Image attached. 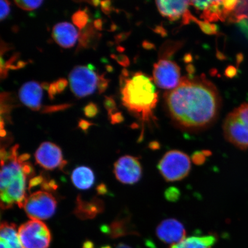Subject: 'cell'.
Returning <instances> with one entry per match:
<instances>
[{"mask_svg": "<svg viewBox=\"0 0 248 248\" xmlns=\"http://www.w3.org/2000/svg\"><path fill=\"white\" fill-rule=\"evenodd\" d=\"M164 99L172 122L188 131L210 126L216 122L221 108L216 87L204 75L182 78L176 88L166 93Z\"/></svg>", "mask_w": 248, "mask_h": 248, "instance_id": "6da1fadb", "label": "cell"}, {"mask_svg": "<svg viewBox=\"0 0 248 248\" xmlns=\"http://www.w3.org/2000/svg\"><path fill=\"white\" fill-rule=\"evenodd\" d=\"M17 145L9 151L2 148L1 150V206L3 209L11 208L17 204L23 207L26 197L27 178L34 173L31 164L18 156Z\"/></svg>", "mask_w": 248, "mask_h": 248, "instance_id": "7a4b0ae2", "label": "cell"}, {"mask_svg": "<svg viewBox=\"0 0 248 248\" xmlns=\"http://www.w3.org/2000/svg\"><path fill=\"white\" fill-rule=\"evenodd\" d=\"M121 75L120 85L123 104L142 125L154 122V110L158 102V93L153 79L146 74L137 72L131 77Z\"/></svg>", "mask_w": 248, "mask_h": 248, "instance_id": "3957f363", "label": "cell"}, {"mask_svg": "<svg viewBox=\"0 0 248 248\" xmlns=\"http://www.w3.org/2000/svg\"><path fill=\"white\" fill-rule=\"evenodd\" d=\"M226 140L241 150L248 149V103L229 113L223 124Z\"/></svg>", "mask_w": 248, "mask_h": 248, "instance_id": "277c9868", "label": "cell"}, {"mask_svg": "<svg viewBox=\"0 0 248 248\" xmlns=\"http://www.w3.org/2000/svg\"><path fill=\"white\" fill-rule=\"evenodd\" d=\"M191 161L188 155L179 150H171L165 154L158 163L157 169L166 181H181L188 175Z\"/></svg>", "mask_w": 248, "mask_h": 248, "instance_id": "5b68a950", "label": "cell"}, {"mask_svg": "<svg viewBox=\"0 0 248 248\" xmlns=\"http://www.w3.org/2000/svg\"><path fill=\"white\" fill-rule=\"evenodd\" d=\"M18 234L23 248H48L50 246L51 232L39 220L32 219L21 225Z\"/></svg>", "mask_w": 248, "mask_h": 248, "instance_id": "8992f818", "label": "cell"}, {"mask_svg": "<svg viewBox=\"0 0 248 248\" xmlns=\"http://www.w3.org/2000/svg\"><path fill=\"white\" fill-rule=\"evenodd\" d=\"M23 208L31 219L45 220L51 218L57 209V201L48 192L38 191L27 197Z\"/></svg>", "mask_w": 248, "mask_h": 248, "instance_id": "52a82bcc", "label": "cell"}, {"mask_svg": "<svg viewBox=\"0 0 248 248\" xmlns=\"http://www.w3.org/2000/svg\"><path fill=\"white\" fill-rule=\"evenodd\" d=\"M71 91L78 98H83L94 93L97 85L98 76L88 67L77 66L69 76Z\"/></svg>", "mask_w": 248, "mask_h": 248, "instance_id": "ba28073f", "label": "cell"}, {"mask_svg": "<svg viewBox=\"0 0 248 248\" xmlns=\"http://www.w3.org/2000/svg\"><path fill=\"white\" fill-rule=\"evenodd\" d=\"M153 76L155 84L167 90L176 88L182 79L178 64L168 60H160L155 64Z\"/></svg>", "mask_w": 248, "mask_h": 248, "instance_id": "9c48e42d", "label": "cell"}, {"mask_svg": "<svg viewBox=\"0 0 248 248\" xmlns=\"http://www.w3.org/2000/svg\"><path fill=\"white\" fill-rule=\"evenodd\" d=\"M142 167L137 157L124 156L114 164V173L118 181L123 184L133 185L142 176Z\"/></svg>", "mask_w": 248, "mask_h": 248, "instance_id": "30bf717a", "label": "cell"}, {"mask_svg": "<svg viewBox=\"0 0 248 248\" xmlns=\"http://www.w3.org/2000/svg\"><path fill=\"white\" fill-rule=\"evenodd\" d=\"M36 162L43 169L52 170L62 167L66 163L63 160L61 149L50 142H45L40 145L35 155Z\"/></svg>", "mask_w": 248, "mask_h": 248, "instance_id": "8fae6325", "label": "cell"}, {"mask_svg": "<svg viewBox=\"0 0 248 248\" xmlns=\"http://www.w3.org/2000/svg\"><path fill=\"white\" fill-rule=\"evenodd\" d=\"M156 235L163 243L175 245L186 238V231L184 225L174 218L163 220L156 228Z\"/></svg>", "mask_w": 248, "mask_h": 248, "instance_id": "7c38bea8", "label": "cell"}, {"mask_svg": "<svg viewBox=\"0 0 248 248\" xmlns=\"http://www.w3.org/2000/svg\"><path fill=\"white\" fill-rule=\"evenodd\" d=\"M18 96L21 102L33 111L41 108L43 91L41 85L35 81L28 82L21 87Z\"/></svg>", "mask_w": 248, "mask_h": 248, "instance_id": "4fadbf2b", "label": "cell"}, {"mask_svg": "<svg viewBox=\"0 0 248 248\" xmlns=\"http://www.w3.org/2000/svg\"><path fill=\"white\" fill-rule=\"evenodd\" d=\"M52 36L62 47L69 48L75 45L79 33L73 24L63 22L55 25L52 29Z\"/></svg>", "mask_w": 248, "mask_h": 248, "instance_id": "5bb4252c", "label": "cell"}, {"mask_svg": "<svg viewBox=\"0 0 248 248\" xmlns=\"http://www.w3.org/2000/svg\"><path fill=\"white\" fill-rule=\"evenodd\" d=\"M156 4L161 15L171 21L184 18L190 4L188 1H157Z\"/></svg>", "mask_w": 248, "mask_h": 248, "instance_id": "9a60e30c", "label": "cell"}, {"mask_svg": "<svg viewBox=\"0 0 248 248\" xmlns=\"http://www.w3.org/2000/svg\"><path fill=\"white\" fill-rule=\"evenodd\" d=\"M104 203L98 199H93L91 201L82 200L78 197L77 206L74 213L81 219H92L104 210Z\"/></svg>", "mask_w": 248, "mask_h": 248, "instance_id": "2e32d148", "label": "cell"}, {"mask_svg": "<svg viewBox=\"0 0 248 248\" xmlns=\"http://www.w3.org/2000/svg\"><path fill=\"white\" fill-rule=\"evenodd\" d=\"M94 25L89 23L81 30L79 31V44L77 48V52L81 51L83 49L93 48L97 47L102 37V34L96 31Z\"/></svg>", "mask_w": 248, "mask_h": 248, "instance_id": "e0dca14e", "label": "cell"}, {"mask_svg": "<svg viewBox=\"0 0 248 248\" xmlns=\"http://www.w3.org/2000/svg\"><path fill=\"white\" fill-rule=\"evenodd\" d=\"M0 235L1 248H23L14 224L1 223Z\"/></svg>", "mask_w": 248, "mask_h": 248, "instance_id": "ac0fdd59", "label": "cell"}, {"mask_svg": "<svg viewBox=\"0 0 248 248\" xmlns=\"http://www.w3.org/2000/svg\"><path fill=\"white\" fill-rule=\"evenodd\" d=\"M202 14L201 17L209 23L218 20L224 21L231 15L225 7L224 1H211Z\"/></svg>", "mask_w": 248, "mask_h": 248, "instance_id": "d6986e66", "label": "cell"}, {"mask_svg": "<svg viewBox=\"0 0 248 248\" xmlns=\"http://www.w3.org/2000/svg\"><path fill=\"white\" fill-rule=\"evenodd\" d=\"M71 180L77 188L80 190H88L94 184L95 177L91 169L80 166L73 170Z\"/></svg>", "mask_w": 248, "mask_h": 248, "instance_id": "ffe728a7", "label": "cell"}, {"mask_svg": "<svg viewBox=\"0 0 248 248\" xmlns=\"http://www.w3.org/2000/svg\"><path fill=\"white\" fill-rule=\"evenodd\" d=\"M217 239L216 235L213 234L191 236L173 245L170 248H212Z\"/></svg>", "mask_w": 248, "mask_h": 248, "instance_id": "44dd1931", "label": "cell"}, {"mask_svg": "<svg viewBox=\"0 0 248 248\" xmlns=\"http://www.w3.org/2000/svg\"><path fill=\"white\" fill-rule=\"evenodd\" d=\"M129 220L128 219H119L114 221L112 224L108 227L105 226V232L111 234L113 237H119L125 234H128L131 230H129Z\"/></svg>", "mask_w": 248, "mask_h": 248, "instance_id": "7402d4cb", "label": "cell"}, {"mask_svg": "<svg viewBox=\"0 0 248 248\" xmlns=\"http://www.w3.org/2000/svg\"><path fill=\"white\" fill-rule=\"evenodd\" d=\"M229 21L238 23L244 19H248V1H239L234 11L230 15Z\"/></svg>", "mask_w": 248, "mask_h": 248, "instance_id": "603a6c76", "label": "cell"}, {"mask_svg": "<svg viewBox=\"0 0 248 248\" xmlns=\"http://www.w3.org/2000/svg\"><path fill=\"white\" fill-rule=\"evenodd\" d=\"M14 97L12 95L11 93L3 92L1 93V115L3 114L8 115L10 111L15 107H17V105L14 104Z\"/></svg>", "mask_w": 248, "mask_h": 248, "instance_id": "cb8c5ba5", "label": "cell"}, {"mask_svg": "<svg viewBox=\"0 0 248 248\" xmlns=\"http://www.w3.org/2000/svg\"><path fill=\"white\" fill-rule=\"evenodd\" d=\"M89 15L86 10H79L74 13L72 17V21L74 25L81 30L87 26L89 21Z\"/></svg>", "mask_w": 248, "mask_h": 248, "instance_id": "d4e9b609", "label": "cell"}, {"mask_svg": "<svg viewBox=\"0 0 248 248\" xmlns=\"http://www.w3.org/2000/svg\"><path fill=\"white\" fill-rule=\"evenodd\" d=\"M43 1H26V0H15L16 5L25 11H33L42 5Z\"/></svg>", "mask_w": 248, "mask_h": 248, "instance_id": "484cf974", "label": "cell"}, {"mask_svg": "<svg viewBox=\"0 0 248 248\" xmlns=\"http://www.w3.org/2000/svg\"><path fill=\"white\" fill-rule=\"evenodd\" d=\"M194 22L196 23L200 27L202 31L207 35H215L217 32V28L216 25L207 22L205 21H201L198 20L195 17L193 18Z\"/></svg>", "mask_w": 248, "mask_h": 248, "instance_id": "4316f807", "label": "cell"}, {"mask_svg": "<svg viewBox=\"0 0 248 248\" xmlns=\"http://www.w3.org/2000/svg\"><path fill=\"white\" fill-rule=\"evenodd\" d=\"M71 104H64L57 105H52V106H45L42 108L41 113H50L57 112V111L64 110L67 108L73 106Z\"/></svg>", "mask_w": 248, "mask_h": 248, "instance_id": "83f0119b", "label": "cell"}, {"mask_svg": "<svg viewBox=\"0 0 248 248\" xmlns=\"http://www.w3.org/2000/svg\"><path fill=\"white\" fill-rule=\"evenodd\" d=\"M104 106L108 111V116L113 114L114 111H117V106L115 101L111 97L105 96Z\"/></svg>", "mask_w": 248, "mask_h": 248, "instance_id": "f1b7e54d", "label": "cell"}, {"mask_svg": "<svg viewBox=\"0 0 248 248\" xmlns=\"http://www.w3.org/2000/svg\"><path fill=\"white\" fill-rule=\"evenodd\" d=\"M105 73L102 74L101 75L98 76L97 86L98 93L100 94H102V93H104L107 91L108 83H109L110 81V79L106 78L105 77Z\"/></svg>", "mask_w": 248, "mask_h": 248, "instance_id": "f546056e", "label": "cell"}, {"mask_svg": "<svg viewBox=\"0 0 248 248\" xmlns=\"http://www.w3.org/2000/svg\"><path fill=\"white\" fill-rule=\"evenodd\" d=\"M98 110L97 105L92 102L86 105V107L83 108L85 115L89 118H93L97 116Z\"/></svg>", "mask_w": 248, "mask_h": 248, "instance_id": "4dcf8cb0", "label": "cell"}, {"mask_svg": "<svg viewBox=\"0 0 248 248\" xmlns=\"http://www.w3.org/2000/svg\"><path fill=\"white\" fill-rule=\"evenodd\" d=\"M11 2L5 0H1L0 1V7H1V13H0V20H4L8 16L10 13Z\"/></svg>", "mask_w": 248, "mask_h": 248, "instance_id": "1f68e13d", "label": "cell"}, {"mask_svg": "<svg viewBox=\"0 0 248 248\" xmlns=\"http://www.w3.org/2000/svg\"><path fill=\"white\" fill-rule=\"evenodd\" d=\"M110 57L113 60H115L118 62V63L122 65V66L124 67L129 66L130 62L127 56L122 54L117 55L112 54L110 55Z\"/></svg>", "mask_w": 248, "mask_h": 248, "instance_id": "d6a6232c", "label": "cell"}, {"mask_svg": "<svg viewBox=\"0 0 248 248\" xmlns=\"http://www.w3.org/2000/svg\"><path fill=\"white\" fill-rule=\"evenodd\" d=\"M55 83L58 93H62L63 92L68 85V81L64 78L59 79L55 82Z\"/></svg>", "mask_w": 248, "mask_h": 248, "instance_id": "836d02e7", "label": "cell"}, {"mask_svg": "<svg viewBox=\"0 0 248 248\" xmlns=\"http://www.w3.org/2000/svg\"><path fill=\"white\" fill-rule=\"evenodd\" d=\"M100 4L101 10L105 15H108L110 14L111 11L113 10L110 1H102Z\"/></svg>", "mask_w": 248, "mask_h": 248, "instance_id": "e575fe53", "label": "cell"}, {"mask_svg": "<svg viewBox=\"0 0 248 248\" xmlns=\"http://www.w3.org/2000/svg\"><path fill=\"white\" fill-rule=\"evenodd\" d=\"M111 123L112 124H119L122 123L124 120L123 114L121 112L113 113L109 116Z\"/></svg>", "mask_w": 248, "mask_h": 248, "instance_id": "d590c367", "label": "cell"}, {"mask_svg": "<svg viewBox=\"0 0 248 248\" xmlns=\"http://www.w3.org/2000/svg\"><path fill=\"white\" fill-rule=\"evenodd\" d=\"M93 125H94V124L85 120H80L78 122L79 128L85 132L88 131L89 127Z\"/></svg>", "mask_w": 248, "mask_h": 248, "instance_id": "8d00e7d4", "label": "cell"}, {"mask_svg": "<svg viewBox=\"0 0 248 248\" xmlns=\"http://www.w3.org/2000/svg\"><path fill=\"white\" fill-rule=\"evenodd\" d=\"M48 93L49 98L51 100H53L55 95L57 94V93H58L55 82L51 83V85L50 87H49Z\"/></svg>", "mask_w": 248, "mask_h": 248, "instance_id": "74e56055", "label": "cell"}, {"mask_svg": "<svg viewBox=\"0 0 248 248\" xmlns=\"http://www.w3.org/2000/svg\"><path fill=\"white\" fill-rule=\"evenodd\" d=\"M203 154L204 153L195 154L193 156L194 162L197 164L202 163L204 160H205V156H206V155Z\"/></svg>", "mask_w": 248, "mask_h": 248, "instance_id": "f35d334b", "label": "cell"}, {"mask_svg": "<svg viewBox=\"0 0 248 248\" xmlns=\"http://www.w3.org/2000/svg\"><path fill=\"white\" fill-rule=\"evenodd\" d=\"M129 33L128 32L122 33L119 34V35H116L114 37V39H115V41L117 43H119L124 41L127 38H128Z\"/></svg>", "mask_w": 248, "mask_h": 248, "instance_id": "ab89813d", "label": "cell"}, {"mask_svg": "<svg viewBox=\"0 0 248 248\" xmlns=\"http://www.w3.org/2000/svg\"><path fill=\"white\" fill-rule=\"evenodd\" d=\"M237 71L233 66H229L225 71V75L229 78H232L235 76Z\"/></svg>", "mask_w": 248, "mask_h": 248, "instance_id": "60d3db41", "label": "cell"}, {"mask_svg": "<svg viewBox=\"0 0 248 248\" xmlns=\"http://www.w3.org/2000/svg\"><path fill=\"white\" fill-rule=\"evenodd\" d=\"M95 29L98 31H102L103 30V22L101 19H97L94 21L93 23Z\"/></svg>", "mask_w": 248, "mask_h": 248, "instance_id": "b9f144b4", "label": "cell"}, {"mask_svg": "<svg viewBox=\"0 0 248 248\" xmlns=\"http://www.w3.org/2000/svg\"><path fill=\"white\" fill-rule=\"evenodd\" d=\"M11 46L9 45L6 44L5 43L1 41V57H2L3 54L5 53L6 51L9 50L11 49Z\"/></svg>", "mask_w": 248, "mask_h": 248, "instance_id": "7bdbcfd3", "label": "cell"}, {"mask_svg": "<svg viewBox=\"0 0 248 248\" xmlns=\"http://www.w3.org/2000/svg\"><path fill=\"white\" fill-rule=\"evenodd\" d=\"M97 191L99 194H105L107 193V189L106 188V186L104 185H101L98 186L97 188Z\"/></svg>", "mask_w": 248, "mask_h": 248, "instance_id": "ee69618b", "label": "cell"}, {"mask_svg": "<svg viewBox=\"0 0 248 248\" xmlns=\"http://www.w3.org/2000/svg\"><path fill=\"white\" fill-rule=\"evenodd\" d=\"M28 64V62H24L23 61H18L16 65V67L17 70L23 69L26 65Z\"/></svg>", "mask_w": 248, "mask_h": 248, "instance_id": "f6af8a7d", "label": "cell"}, {"mask_svg": "<svg viewBox=\"0 0 248 248\" xmlns=\"http://www.w3.org/2000/svg\"><path fill=\"white\" fill-rule=\"evenodd\" d=\"M82 2H86L89 4L94 6L95 7H97L99 4H101V1L98 0H92V1H83Z\"/></svg>", "mask_w": 248, "mask_h": 248, "instance_id": "bcb514c9", "label": "cell"}, {"mask_svg": "<svg viewBox=\"0 0 248 248\" xmlns=\"http://www.w3.org/2000/svg\"><path fill=\"white\" fill-rule=\"evenodd\" d=\"M41 85L42 89H45V91H48L49 87H50L51 84H49V83L48 82H42L41 83V85Z\"/></svg>", "mask_w": 248, "mask_h": 248, "instance_id": "7dc6e473", "label": "cell"}, {"mask_svg": "<svg viewBox=\"0 0 248 248\" xmlns=\"http://www.w3.org/2000/svg\"><path fill=\"white\" fill-rule=\"evenodd\" d=\"M105 68H106V70L108 73H112L114 70L113 67L111 65L107 64L105 66Z\"/></svg>", "mask_w": 248, "mask_h": 248, "instance_id": "c3c4849f", "label": "cell"}, {"mask_svg": "<svg viewBox=\"0 0 248 248\" xmlns=\"http://www.w3.org/2000/svg\"><path fill=\"white\" fill-rule=\"evenodd\" d=\"M116 248H132L128 246H127L126 244H120L118 245Z\"/></svg>", "mask_w": 248, "mask_h": 248, "instance_id": "681fc988", "label": "cell"}, {"mask_svg": "<svg viewBox=\"0 0 248 248\" xmlns=\"http://www.w3.org/2000/svg\"><path fill=\"white\" fill-rule=\"evenodd\" d=\"M87 67H88V69L90 70H91L92 71H94L95 69V66H94V65L92 64H88Z\"/></svg>", "mask_w": 248, "mask_h": 248, "instance_id": "f907efd6", "label": "cell"}, {"mask_svg": "<svg viewBox=\"0 0 248 248\" xmlns=\"http://www.w3.org/2000/svg\"><path fill=\"white\" fill-rule=\"evenodd\" d=\"M6 135V132L4 129L1 130V137H4Z\"/></svg>", "mask_w": 248, "mask_h": 248, "instance_id": "816d5d0a", "label": "cell"}, {"mask_svg": "<svg viewBox=\"0 0 248 248\" xmlns=\"http://www.w3.org/2000/svg\"><path fill=\"white\" fill-rule=\"evenodd\" d=\"M116 25L113 24L112 26H111V31H115L116 30Z\"/></svg>", "mask_w": 248, "mask_h": 248, "instance_id": "f5cc1de1", "label": "cell"}, {"mask_svg": "<svg viewBox=\"0 0 248 248\" xmlns=\"http://www.w3.org/2000/svg\"><path fill=\"white\" fill-rule=\"evenodd\" d=\"M117 50L120 52H123L124 50V49L121 47V46H119V47L117 48Z\"/></svg>", "mask_w": 248, "mask_h": 248, "instance_id": "db71d44e", "label": "cell"}]
</instances>
